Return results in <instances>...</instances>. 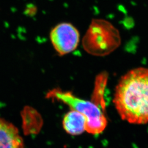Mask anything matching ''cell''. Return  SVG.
Returning <instances> with one entry per match:
<instances>
[{
  "instance_id": "6da1fadb",
  "label": "cell",
  "mask_w": 148,
  "mask_h": 148,
  "mask_svg": "<svg viewBox=\"0 0 148 148\" xmlns=\"http://www.w3.org/2000/svg\"><path fill=\"white\" fill-rule=\"evenodd\" d=\"M114 103L122 120L148 123V68H138L124 75L116 87Z\"/></svg>"
},
{
  "instance_id": "7a4b0ae2",
  "label": "cell",
  "mask_w": 148,
  "mask_h": 148,
  "mask_svg": "<svg viewBox=\"0 0 148 148\" xmlns=\"http://www.w3.org/2000/svg\"><path fill=\"white\" fill-rule=\"evenodd\" d=\"M46 98L59 101L69 106L86 118V131L93 134L102 132L106 128L107 120L101 108L93 102L75 97L70 92L54 88L48 92Z\"/></svg>"
},
{
  "instance_id": "3957f363",
  "label": "cell",
  "mask_w": 148,
  "mask_h": 148,
  "mask_svg": "<svg viewBox=\"0 0 148 148\" xmlns=\"http://www.w3.org/2000/svg\"><path fill=\"white\" fill-rule=\"evenodd\" d=\"M120 43L118 30L110 23L104 19H93L83 38L85 50L96 56L111 53Z\"/></svg>"
},
{
  "instance_id": "277c9868",
  "label": "cell",
  "mask_w": 148,
  "mask_h": 148,
  "mask_svg": "<svg viewBox=\"0 0 148 148\" xmlns=\"http://www.w3.org/2000/svg\"><path fill=\"white\" fill-rule=\"evenodd\" d=\"M50 40L55 50L60 56L72 52L79 42V30L70 23H61L51 31Z\"/></svg>"
},
{
  "instance_id": "5b68a950",
  "label": "cell",
  "mask_w": 148,
  "mask_h": 148,
  "mask_svg": "<svg viewBox=\"0 0 148 148\" xmlns=\"http://www.w3.org/2000/svg\"><path fill=\"white\" fill-rule=\"evenodd\" d=\"M0 148H24L17 128L0 117Z\"/></svg>"
},
{
  "instance_id": "8992f818",
  "label": "cell",
  "mask_w": 148,
  "mask_h": 148,
  "mask_svg": "<svg viewBox=\"0 0 148 148\" xmlns=\"http://www.w3.org/2000/svg\"><path fill=\"white\" fill-rule=\"evenodd\" d=\"M86 123L85 117L74 110L68 112L63 121L64 129L66 132L73 136L79 135L84 132L86 130Z\"/></svg>"
},
{
  "instance_id": "52a82bcc",
  "label": "cell",
  "mask_w": 148,
  "mask_h": 148,
  "mask_svg": "<svg viewBox=\"0 0 148 148\" xmlns=\"http://www.w3.org/2000/svg\"><path fill=\"white\" fill-rule=\"evenodd\" d=\"M123 26L126 30H131L135 26V21L132 16H126L121 22Z\"/></svg>"
},
{
  "instance_id": "ba28073f",
  "label": "cell",
  "mask_w": 148,
  "mask_h": 148,
  "mask_svg": "<svg viewBox=\"0 0 148 148\" xmlns=\"http://www.w3.org/2000/svg\"><path fill=\"white\" fill-rule=\"evenodd\" d=\"M139 37L138 36H133L126 44V49L127 51H134L136 47V45L139 42Z\"/></svg>"
},
{
  "instance_id": "9c48e42d",
  "label": "cell",
  "mask_w": 148,
  "mask_h": 148,
  "mask_svg": "<svg viewBox=\"0 0 148 148\" xmlns=\"http://www.w3.org/2000/svg\"><path fill=\"white\" fill-rule=\"evenodd\" d=\"M119 9L120 11H121L124 14H125L126 15L127 14V11L126 10V8L123 6V5H120L119 7Z\"/></svg>"
}]
</instances>
